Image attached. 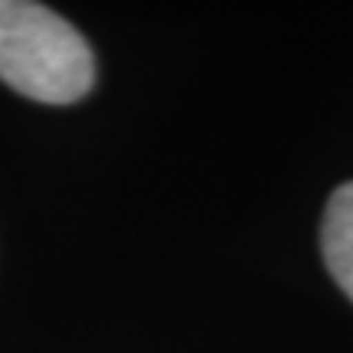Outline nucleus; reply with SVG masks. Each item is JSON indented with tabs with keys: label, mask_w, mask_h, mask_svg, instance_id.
I'll list each match as a JSON object with an SVG mask.
<instances>
[{
	"label": "nucleus",
	"mask_w": 353,
	"mask_h": 353,
	"mask_svg": "<svg viewBox=\"0 0 353 353\" xmlns=\"http://www.w3.org/2000/svg\"><path fill=\"white\" fill-rule=\"evenodd\" d=\"M0 82L26 99L69 105L95 82V59L76 26L30 0H0Z\"/></svg>",
	"instance_id": "obj_1"
},
{
	"label": "nucleus",
	"mask_w": 353,
	"mask_h": 353,
	"mask_svg": "<svg viewBox=\"0 0 353 353\" xmlns=\"http://www.w3.org/2000/svg\"><path fill=\"white\" fill-rule=\"evenodd\" d=\"M321 252L334 281L353 301V183L334 190L321 226Z\"/></svg>",
	"instance_id": "obj_2"
}]
</instances>
